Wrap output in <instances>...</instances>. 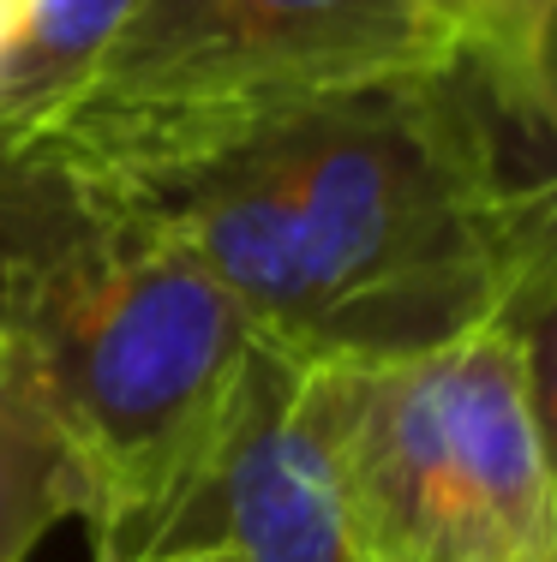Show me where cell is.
I'll use <instances>...</instances> for the list:
<instances>
[{"label":"cell","mask_w":557,"mask_h":562,"mask_svg":"<svg viewBox=\"0 0 557 562\" xmlns=\"http://www.w3.org/2000/svg\"><path fill=\"white\" fill-rule=\"evenodd\" d=\"M300 359L426 353L492 324L515 173L461 66L330 97L126 186Z\"/></svg>","instance_id":"cell-1"},{"label":"cell","mask_w":557,"mask_h":562,"mask_svg":"<svg viewBox=\"0 0 557 562\" xmlns=\"http://www.w3.org/2000/svg\"><path fill=\"white\" fill-rule=\"evenodd\" d=\"M0 336L90 467L97 562L144 557L258 341L241 305L156 210L0 138Z\"/></svg>","instance_id":"cell-2"},{"label":"cell","mask_w":557,"mask_h":562,"mask_svg":"<svg viewBox=\"0 0 557 562\" xmlns=\"http://www.w3.org/2000/svg\"><path fill=\"white\" fill-rule=\"evenodd\" d=\"M456 66L420 0H138L102 60L0 132L90 186H144L330 97Z\"/></svg>","instance_id":"cell-3"},{"label":"cell","mask_w":557,"mask_h":562,"mask_svg":"<svg viewBox=\"0 0 557 562\" xmlns=\"http://www.w3.org/2000/svg\"><path fill=\"white\" fill-rule=\"evenodd\" d=\"M354 562H557V473L498 324L396 359H307Z\"/></svg>","instance_id":"cell-4"},{"label":"cell","mask_w":557,"mask_h":562,"mask_svg":"<svg viewBox=\"0 0 557 562\" xmlns=\"http://www.w3.org/2000/svg\"><path fill=\"white\" fill-rule=\"evenodd\" d=\"M229 544L241 562H354L324 443L307 413V359L252 341L241 383L144 557Z\"/></svg>","instance_id":"cell-5"},{"label":"cell","mask_w":557,"mask_h":562,"mask_svg":"<svg viewBox=\"0 0 557 562\" xmlns=\"http://www.w3.org/2000/svg\"><path fill=\"white\" fill-rule=\"evenodd\" d=\"M97 491L31 359L0 336V562H24L60 520H90Z\"/></svg>","instance_id":"cell-6"},{"label":"cell","mask_w":557,"mask_h":562,"mask_svg":"<svg viewBox=\"0 0 557 562\" xmlns=\"http://www.w3.org/2000/svg\"><path fill=\"white\" fill-rule=\"evenodd\" d=\"M515 204H510V263L492 324L515 341L522 383L534 401L539 437H546L552 473H557V180L534 168H515Z\"/></svg>","instance_id":"cell-7"},{"label":"cell","mask_w":557,"mask_h":562,"mask_svg":"<svg viewBox=\"0 0 557 562\" xmlns=\"http://www.w3.org/2000/svg\"><path fill=\"white\" fill-rule=\"evenodd\" d=\"M138 0H24L0 48V132L31 126L90 78Z\"/></svg>","instance_id":"cell-8"},{"label":"cell","mask_w":557,"mask_h":562,"mask_svg":"<svg viewBox=\"0 0 557 562\" xmlns=\"http://www.w3.org/2000/svg\"><path fill=\"white\" fill-rule=\"evenodd\" d=\"M444 31L456 66L480 85L492 114H515L539 97L557 48V0H420Z\"/></svg>","instance_id":"cell-9"},{"label":"cell","mask_w":557,"mask_h":562,"mask_svg":"<svg viewBox=\"0 0 557 562\" xmlns=\"http://www.w3.org/2000/svg\"><path fill=\"white\" fill-rule=\"evenodd\" d=\"M498 120V138H503V156L515 168H534V173H552L557 180V48H552V66H546V85L527 109L515 114H492Z\"/></svg>","instance_id":"cell-10"},{"label":"cell","mask_w":557,"mask_h":562,"mask_svg":"<svg viewBox=\"0 0 557 562\" xmlns=\"http://www.w3.org/2000/svg\"><path fill=\"white\" fill-rule=\"evenodd\" d=\"M132 562H241L229 544H210V551H175V557H132Z\"/></svg>","instance_id":"cell-11"},{"label":"cell","mask_w":557,"mask_h":562,"mask_svg":"<svg viewBox=\"0 0 557 562\" xmlns=\"http://www.w3.org/2000/svg\"><path fill=\"white\" fill-rule=\"evenodd\" d=\"M12 24H19V19H12V12H0V48H7V36H12Z\"/></svg>","instance_id":"cell-12"},{"label":"cell","mask_w":557,"mask_h":562,"mask_svg":"<svg viewBox=\"0 0 557 562\" xmlns=\"http://www.w3.org/2000/svg\"><path fill=\"white\" fill-rule=\"evenodd\" d=\"M0 12H12V19H19V12H24V0H0Z\"/></svg>","instance_id":"cell-13"}]
</instances>
